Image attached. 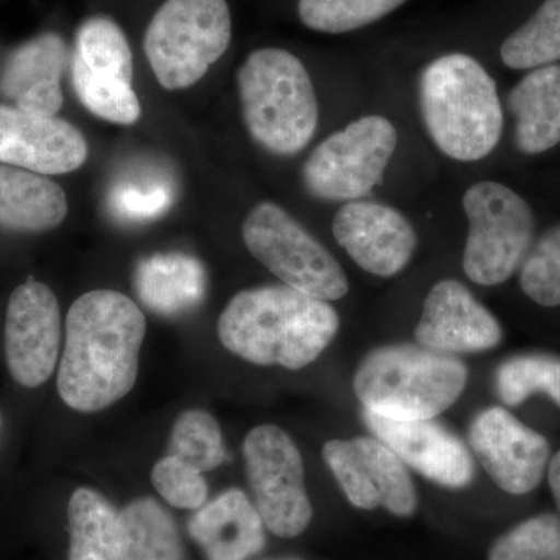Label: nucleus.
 <instances>
[{
	"label": "nucleus",
	"instance_id": "f257e3e1",
	"mask_svg": "<svg viewBox=\"0 0 560 560\" xmlns=\"http://www.w3.org/2000/svg\"><path fill=\"white\" fill-rule=\"evenodd\" d=\"M147 320L138 305L113 290H95L73 302L58 393L72 410L95 412L124 399L138 378Z\"/></svg>",
	"mask_w": 560,
	"mask_h": 560
},
{
	"label": "nucleus",
	"instance_id": "f03ea898",
	"mask_svg": "<svg viewBox=\"0 0 560 560\" xmlns=\"http://www.w3.org/2000/svg\"><path fill=\"white\" fill-rule=\"evenodd\" d=\"M340 330V316L327 301L287 285L235 294L221 312V345L257 366L298 371L313 363Z\"/></svg>",
	"mask_w": 560,
	"mask_h": 560
},
{
	"label": "nucleus",
	"instance_id": "7ed1b4c3",
	"mask_svg": "<svg viewBox=\"0 0 560 560\" xmlns=\"http://www.w3.org/2000/svg\"><path fill=\"white\" fill-rule=\"evenodd\" d=\"M419 109L433 145L448 160L478 162L499 147L504 113L488 69L464 51L431 60L419 75Z\"/></svg>",
	"mask_w": 560,
	"mask_h": 560
},
{
	"label": "nucleus",
	"instance_id": "20e7f679",
	"mask_svg": "<svg viewBox=\"0 0 560 560\" xmlns=\"http://www.w3.org/2000/svg\"><path fill=\"white\" fill-rule=\"evenodd\" d=\"M464 361L420 345L383 346L368 353L353 375L363 410L394 420L434 419L463 396Z\"/></svg>",
	"mask_w": 560,
	"mask_h": 560
},
{
	"label": "nucleus",
	"instance_id": "39448f33",
	"mask_svg": "<svg viewBox=\"0 0 560 560\" xmlns=\"http://www.w3.org/2000/svg\"><path fill=\"white\" fill-rule=\"evenodd\" d=\"M243 120L257 145L275 156L301 153L318 130L311 73L289 50L250 51L237 72Z\"/></svg>",
	"mask_w": 560,
	"mask_h": 560
},
{
	"label": "nucleus",
	"instance_id": "423d86ee",
	"mask_svg": "<svg viewBox=\"0 0 560 560\" xmlns=\"http://www.w3.org/2000/svg\"><path fill=\"white\" fill-rule=\"evenodd\" d=\"M231 38L226 0H165L147 28L143 50L161 86L180 91L208 73Z\"/></svg>",
	"mask_w": 560,
	"mask_h": 560
},
{
	"label": "nucleus",
	"instance_id": "0eeeda50",
	"mask_svg": "<svg viewBox=\"0 0 560 560\" xmlns=\"http://www.w3.org/2000/svg\"><path fill=\"white\" fill-rule=\"evenodd\" d=\"M469 232L463 268L471 282L495 287L521 270L536 241V217L528 201L499 180H478L464 191Z\"/></svg>",
	"mask_w": 560,
	"mask_h": 560
},
{
	"label": "nucleus",
	"instance_id": "6e6552de",
	"mask_svg": "<svg viewBox=\"0 0 560 560\" xmlns=\"http://www.w3.org/2000/svg\"><path fill=\"white\" fill-rule=\"evenodd\" d=\"M399 143L388 117L368 114L331 132L302 167V183L311 197L326 202L364 200L385 179Z\"/></svg>",
	"mask_w": 560,
	"mask_h": 560
},
{
	"label": "nucleus",
	"instance_id": "1a4fd4ad",
	"mask_svg": "<svg viewBox=\"0 0 560 560\" xmlns=\"http://www.w3.org/2000/svg\"><path fill=\"white\" fill-rule=\"evenodd\" d=\"M243 242L283 285L323 301H340L349 280L338 260L285 209L264 201L243 221Z\"/></svg>",
	"mask_w": 560,
	"mask_h": 560
},
{
	"label": "nucleus",
	"instance_id": "9d476101",
	"mask_svg": "<svg viewBox=\"0 0 560 560\" xmlns=\"http://www.w3.org/2000/svg\"><path fill=\"white\" fill-rule=\"evenodd\" d=\"M246 478L254 506L275 536H300L311 525L313 508L305 489L300 448L279 427L259 425L243 442Z\"/></svg>",
	"mask_w": 560,
	"mask_h": 560
},
{
	"label": "nucleus",
	"instance_id": "9b49d317",
	"mask_svg": "<svg viewBox=\"0 0 560 560\" xmlns=\"http://www.w3.org/2000/svg\"><path fill=\"white\" fill-rule=\"evenodd\" d=\"M324 460L342 492L359 510L378 508L397 517L418 510V492L404 460L377 438L334 440L323 448Z\"/></svg>",
	"mask_w": 560,
	"mask_h": 560
},
{
	"label": "nucleus",
	"instance_id": "f8f14e48",
	"mask_svg": "<svg viewBox=\"0 0 560 560\" xmlns=\"http://www.w3.org/2000/svg\"><path fill=\"white\" fill-rule=\"evenodd\" d=\"M469 442L482 469L512 495H525L539 488L550 464L548 441L504 408L478 412L469 427Z\"/></svg>",
	"mask_w": 560,
	"mask_h": 560
},
{
	"label": "nucleus",
	"instance_id": "ddd939ff",
	"mask_svg": "<svg viewBox=\"0 0 560 560\" xmlns=\"http://www.w3.org/2000/svg\"><path fill=\"white\" fill-rule=\"evenodd\" d=\"M61 345L60 305L43 282L27 280L11 294L7 308L5 355L11 377L25 388L49 381Z\"/></svg>",
	"mask_w": 560,
	"mask_h": 560
},
{
	"label": "nucleus",
	"instance_id": "4468645a",
	"mask_svg": "<svg viewBox=\"0 0 560 560\" xmlns=\"http://www.w3.org/2000/svg\"><path fill=\"white\" fill-rule=\"evenodd\" d=\"M335 241L350 259L377 278H394L418 249L415 226L399 209L374 200L345 202L331 223Z\"/></svg>",
	"mask_w": 560,
	"mask_h": 560
},
{
	"label": "nucleus",
	"instance_id": "2eb2a0df",
	"mask_svg": "<svg viewBox=\"0 0 560 560\" xmlns=\"http://www.w3.org/2000/svg\"><path fill=\"white\" fill-rule=\"evenodd\" d=\"M361 416L372 434L422 477L447 489L467 488L474 481L469 448L436 420H394L366 410Z\"/></svg>",
	"mask_w": 560,
	"mask_h": 560
},
{
	"label": "nucleus",
	"instance_id": "dca6fc26",
	"mask_svg": "<svg viewBox=\"0 0 560 560\" xmlns=\"http://www.w3.org/2000/svg\"><path fill=\"white\" fill-rule=\"evenodd\" d=\"M415 337L423 348L458 355L497 348L503 329L463 282L442 279L423 301Z\"/></svg>",
	"mask_w": 560,
	"mask_h": 560
},
{
	"label": "nucleus",
	"instance_id": "f3484780",
	"mask_svg": "<svg viewBox=\"0 0 560 560\" xmlns=\"http://www.w3.org/2000/svg\"><path fill=\"white\" fill-rule=\"evenodd\" d=\"M88 160V142L69 121L0 105V162L39 173L65 175Z\"/></svg>",
	"mask_w": 560,
	"mask_h": 560
},
{
	"label": "nucleus",
	"instance_id": "a211bd4d",
	"mask_svg": "<svg viewBox=\"0 0 560 560\" xmlns=\"http://www.w3.org/2000/svg\"><path fill=\"white\" fill-rule=\"evenodd\" d=\"M68 49L55 33H44L22 44L10 55L2 77L0 94L16 108L44 117H57L61 109V75Z\"/></svg>",
	"mask_w": 560,
	"mask_h": 560
},
{
	"label": "nucleus",
	"instance_id": "6ab92c4d",
	"mask_svg": "<svg viewBox=\"0 0 560 560\" xmlns=\"http://www.w3.org/2000/svg\"><path fill=\"white\" fill-rule=\"evenodd\" d=\"M264 521L241 489H230L195 512L191 539L208 560H248L265 547Z\"/></svg>",
	"mask_w": 560,
	"mask_h": 560
},
{
	"label": "nucleus",
	"instance_id": "aec40b11",
	"mask_svg": "<svg viewBox=\"0 0 560 560\" xmlns=\"http://www.w3.org/2000/svg\"><path fill=\"white\" fill-rule=\"evenodd\" d=\"M514 116V142L528 156L560 143V65L529 70L508 95Z\"/></svg>",
	"mask_w": 560,
	"mask_h": 560
},
{
	"label": "nucleus",
	"instance_id": "412c9836",
	"mask_svg": "<svg viewBox=\"0 0 560 560\" xmlns=\"http://www.w3.org/2000/svg\"><path fill=\"white\" fill-rule=\"evenodd\" d=\"M65 190L39 173L0 165V226L18 232H44L68 215Z\"/></svg>",
	"mask_w": 560,
	"mask_h": 560
},
{
	"label": "nucleus",
	"instance_id": "4be33fe9",
	"mask_svg": "<svg viewBox=\"0 0 560 560\" xmlns=\"http://www.w3.org/2000/svg\"><path fill=\"white\" fill-rule=\"evenodd\" d=\"M136 290L151 311L173 315L201 300L205 271L200 261L183 254H158L140 261Z\"/></svg>",
	"mask_w": 560,
	"mask_h": 560
},
{
	"label": "nucleus",
	"instance_id": "5701e85b",
	"mask_svg": "<svg viewBox=\"0 0 560 560\" xmlns=\"http://www.w3.org/2000/svg\"><path fill=\"white\" fill-rule=\"evenodd\" d=\"M69 560H121L120 514L95 490L80 488L69 501Z\"/></svg>",
	"mask_w": 560,
	"mask_h": 560
},
{
	"label": "nucleus",
	"instance_id": "b1692460",
	"mask_svg": "<svg viewBox=\"0 0 560 560\" xmlns=\"http://www.w3.org/2000/svg\"><path fill=\"white\" fill-rule=\"evenodd\" d=\"M120 559L184 560L178 526L156 500H135L120 512Z\"/></svg>",
	"mask_w": 560,
	"mask_h": 560
},
{
	"label": "nucleus",
	"instance_id": "393cba45",
	"mask_svg": "<svg viewBox=\"0 0 560 560\" xmlns=\"http://www.w3.org/2000/svg\"><path fill=\"white\" fill-rule=\"evenodd\" d=\"M506 68L533 70L560 60V0H545L500 47Z\"/></svg>",
	"mask_w": 560,
	"mask_h": 560
},
{
	"label": "nucleus",
	"instance_id": "a878e982",
	"mask_svg": "<svg viewBox=\"0 0 560 560\" xmlns=\"http://www.w3.org/2000/svg\"><path fill=\"white\" fill-rule=\"evenodd\" d=\"M72 57L95 75L131 84V47L119 24L109 18H88L80 25Z\"/></svg>",
	"mask_w": 560,
	"mask_h": 560
},
{
	"label": "nucleus",
	"instance_id": "bb28decb",
	"mask_svg": "<svg viewBox=\"0 0 560 560\" xmlns=\"http://www.w3.org/2000/svg\"><path fill=\"white\" fill-rule=\"evenodd\" d=\"M495 389L508 407H518L533 394L544 393L560 408V357L522 353L497 370Z\"/></svg>",
	"mask_w": 560,
	"mask_h": 560
},
{
	"label": "nucleus",
	"instance_id": "cd10ccee",
	"mask_svg": "<svg viewBox=\"0 0 560 560\" xmlns=\"http://www.w3.org/2000/svg\"><path fill=\"white\" fill-rule=\"evenodd\" d=\"M407 0H300L298 14L311 31L341 35L368 27Z\"/></svg>",
	"mask_w": 560,
	"mask_h": 560
},
{
	"label": "nucleus",
	"instance_id": "c85d7f7f",
	"mask_svg": "<svg viewBox=\"0 0 560 560\" xmlns=\"http://www.w3.org/2000/svg\"><path fill=\"white\" fill-rule=\"evenodd\" d=\"M72 84L84 108L106 121L132 125L139 120L140 103L131 84L95 75L72 57Z\"/></svg>",
	"mask_w": 560,
	"mask_h": 560
},
{
	"label": "nucleus",
	"instance_id": "c756f323",
	"mask_svg": "<svg viewBox=\"0 0 560 560\" xmlns=\"http://www.w3.org/2000/svg\"><path fill=\"white\" fill-rule=\"evenodd\" d=\"M168 455L201 474L217 469L226 459L219 422L206 411L183 412L173 427Z\"/></svg>",
	"mask_w": 560,
	"mask_h": 560
},
{
	"label": "nucleus",
	"instance_id": "7c9ffc66",
	"mask_svg": "<svg viewBox=\"0 0 560 560\" xmlns=\"http://www.w3.org/2000/svg\"><path fill=\"white\" fill-rule=\"evenodd\" d=\"M523 293L541 307L560 305V223L534 241L518 270Z\"/></svg>",
	"mask_w": 560,
	"mask_h": 560
},
{
	"label": "nucleus",
	"instance_id": "2f4dec72",
	"mask_svg": "<svg viewBox=\"0 0 560 560\" xmlns=\"http://www.w3.org/2000/svg\"><path fill=\"white\" fill-rule=\"evenodd\" d=\"M489 560H560V517L541 514L499 537Z\"/></svg>",
	"mask_w": 560,
	"mask_h": 560
},
{
	"label": "nucleus",
	"instance_id": "473e14b6",
	"mask_svg": "<svg viewBox=\"0 0 560 560\" xmlns=\"http://www.w3.org/2000/svg\"><path fill=\"white\" fill-rule=\"evenodd\" d=\"M151 482L162 499L178 510L198 511L208 499L201 471L175 456H165L151 471Z\"/></svg>",
	"mask_w": 560,
	"mask_h": 560
},
{
	"label": "nucleus",
	"instance_id": "72a5a7b5",
	"mask_svg": "<svg viewBox=\"0 0 560 560\" xmlns=\"http://www.w3.org/2000/svg\"><path fill=\"white\" fill-rule=\"evenodd\" d=\"M173 191L167 184L125 183L110 191L109 206L120 219L145 221L167 212Z\"/></svg>",
	"mask_w": 560,
	"mask_h": 560
},
{
	"label": "nucleus",
	"instance_id": "f704fd0d",
	"mask_svg": "<svg viewBox=\"0 0 560 560\" xmlns=\"http://www.w3.org/2000/svg\"><path fill=\"white\" fill-rule=\"evenodd\" d=\"M548 481H550L552 497H555L560 511V451L552 456L548 464Z\"/></svg>",
	"mask_w": 560,
	"mask_h": 560
},
{
	"label": "nucleus",
	"instance_id": "c9c22d12",
	"mask_svg": "<svg viewBox=\"0 0 560 560\" xmlns=\"http://www.w3.org/2000/svg\"><path fill=\"white\" fill-rule=\"evenodd\" d=\"M268 560H301V559H294V558H279V559H268Z\"/></svg>",
	"mask_w": 560,
	"mask_h": 560
}]
</instances>
